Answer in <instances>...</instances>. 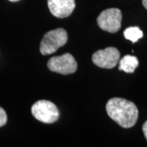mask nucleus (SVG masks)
Segmentation results:
<instances>
[{
	"mask_svg": "<svg viewBox=\"0 0 147 147\" xmlns=\"http://www.w3.org/2000/svg\"><path fill=\"white\" fill-rule=\"evenodd\" d=\"M110 119L123 128H130L137 123L138 110L136 105L123 98H111L105 106Z\"/></svg>",
	"mask_w": 147,
	"mask_h": 147,
	"instance_id": "nucleus-1",
	"label": "nucleus"
},
{
	"mask_svg": "<svg viewBox=\"0 0 147 147\" xmlns=\"http://www.w3.org/2000/svg\"><path fill=\"white\" fill-rule=\"evenodd\" d=\"M68 40L67 32L59 28L47 32L40 42V53L42 55H49L57 51L58 48L64 46Z\"/></svg>",
	"mask_w": 147,
	"mask_h": 147,
	"instance_id": "nucleus-2",
	"label": "nucleus"
},
{
	"mask_svg": "<svg viewBox=\"0 0 147 147\" xmlns=\"http://www.w3.org/2000/svg\"><path fill=\"white\" fill-rule=\"evenodd\" d=\"M31 112L37 120L44 123H53L57 122L59 118L57 107L49 100L37 101L32 106Z\"/></svg>",
	"mask_w": 147,
	"mask_h": 147,
	"instance_id": "nucleus-3",
	"label": "nucleus"
},
{
	"mask_svg": "<svg viewBox=\"0 0 147 147\" xmlns=\"http://www.w3.org/2000/svg\"><path fill=\"white\" fill-rule=\"evenodd\" d=\"M97 25L101 30L109 33H116L121 28L122 12L119 8L103 11L97 17Z\"/></svg>",
	"mask_w": 147,
	"mask_h": 147,
	"instance_id": "nucleus-4",
	"label": "nucleus"
},
{
	"mask_svg": "<svg viewBox=\"0 0 147 147\" xmlns=\"http://www.w3.org/2000/svg\"><path fill=\"white\" fill-rule=\"evenodd\" d=\"M47 67L53 72L66 75L74 73L78 65L70 53H65L62 56L50 58L47 62Z\"/></svg>",
	"mask_w": 147,
	"mask_h": 147,
	"instance_id": "nucleus-5",
	"label": "nucleus"
},
{
	"mask_svg": "<svg viewBox=\"0 0 147 147\" xmlns=\"http://www.w3.org/2000/svg\"><path fill=\"white\" fill-rule=\"evenodd\" d=\"M92 61L98 67L104 69L115 68L120 59V53L115 47H106L96 51L92 55Z\"/></svg>",
	"mask_w": 147,
	"mask_h": 147,
	"instance_id": "nucleus-6",
	"label": "nucleus"
},
{
	"mask_svg": "<svg viewBox=\"0 0 147 147\" xmlns=\"http://www.w3.org/2000/svg\"><path fill=\"white\" fill-rule=\"evenodd\" d=\"M48 8L53 16L65 18L71 15L75 8L74 0H47Z\"/></svg>",
	"mask_w": 147,
	"mask_h": 147,
	"instance_id": "nucleus-7",
	"label": "nucleus"
},
{
	"mask_svg": "<svg viewBox=\"0 0 147 147\" xmlns=\"http://www.w3.org/2000/svg\"><path fill=\"white\" fill-rule=\"evenodd\" d=\"M138 59L134 56L126 55L122 58L119 61V69L123 70L126 73H133L138 66Z\"/></svg>",
	"mask_w": 147,
	"mask_h": 147,
	"instance_id": "nucleus-8",
	"label": "nucleus"
},
{
	"mask_svg": "<svg viewBox=\"0 0 147 147\" xmlns=\"http://www.w3.org/2000/svg\"><path fill=\"white\" fill-rule=\"evenodd\" d=\"M123 35L127 39L132 42H136L143 36V32L138 27H129L123 32Z\"/></svg>",
	"mask_w": 147,
	"mask_h": 147,
	"instance_id": "nucleus-9",
	"label": "nucleus"
},
{
	"mask_svg": "<svg viewBox=\"0 0 147 147\" xmlns=\"http://www.w3.org/2000/svg\"><path fill=\"white\" fill-rule=\"evenodd\" d=\"M7 120V117L5 110L2 107H0V127L5 125Z\"/></svg>",
	"mask_w": 147,
	"mask_h": 147,
	"instance_id": "nucleus-10",
	"label": "nucleus"
},
{
	"mask_svg": "<svg viewBox=\"0 0 147 147\" xmlns=\"http://www.w3.org/2000/svg\"><path fill=\"white\" fill-rule=\"evenodd\" d=\"M142 131H143V133H144V135H145V137L147 140V121L144 123V124L142 126Z\"/></svg>",
	"mask_w": 147,
	"mask_h": 147,
	"instance_id": "nucleus-11",
	"label": "nucleus"
},
{
	"mask_svg": "<svg viewBox=\"0 0 147 147\" xmlns=\"http://www.w3.org/2000/svg\"><path fill=\"white\" fill-rule=\"evenodd\" d=\"M142 4L145 7V8L147 10V0H142Z\"/></svg>",
	"mask_w": 147,
	"mask_h": 147,
	"instance_id": "nucleus-12",
	"label": "nucleus"
},
{
	"mask_svg": "<svg viewBox=\"0 0 147 147\" xmlns=\"http://www.w3.org/2000/svg\"><path fill=\"white\" fill-rule=\"evenodd\" d=\"M11 2H17V1H20V0H9Z\"/></svg>",
	"mask_w": 147,
	"mask_h": 147,
	"instance_id": "nucleus-13",
	"label": "nucleus"
}]
</instances>
